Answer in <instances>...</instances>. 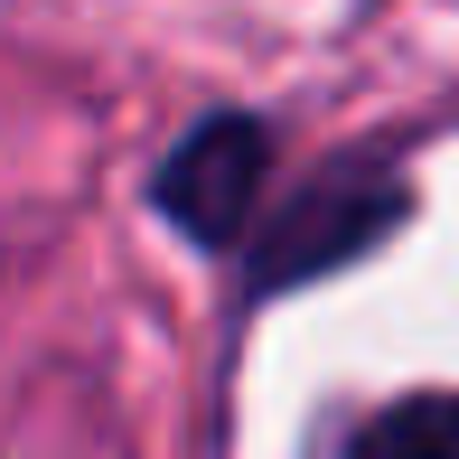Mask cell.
Listing matches in <instances>:
<instances>
[{
	"label": "cell",
	"mask_w": 459,
	"mask_h": 459,
	"mask_svg": "<svg viewBox=\"0 0 459 459\" xmlns=\"http://www.w3.org/2000/svg\"><path fill=\"white\" fill-rule=\"evenodd\" d=\"M394 225H403V178L375 169V160H338V169H319L281 206V225L263 235L254 290H290V281L328 273V263H357L375 235H394Z\"/></svg>",
	"instance_id": "cell-1"
},
{
	"label": "cell",
	"mask_w": 459,
	"mask_h": 459,
	"mask_svg": "<svg viewBox=\"0 0 459 459\" xmlns=\"http://www.w3.org/2000/svg\"><path fill=\"white\" fill-rule=\"evenodd\" d=\"M347 459H459V394H394L357 422Z\"/></svg>",
	"instance_id": "cell-3"
},
{
	"label": "cell",
	"mask_w": 459,
	"mask_h": 459,
	"mask_svg": "<svg viewBox=\"0 0 459 459\" xmlns=\"http://www.w3.org/2000/svg\"><path fill=\"white\" fill-rule=\"evenodd\" d=\"M263 178H273V141H263V122L254 113H206L197 132L160 160L151 197H160V216H169L187 244H235L244 225H254Z\"/></svg>",
	"instance_id": "cell-2"
}]
</instances>
